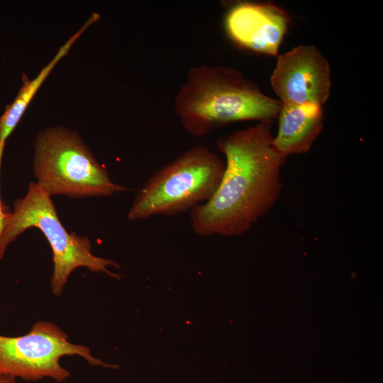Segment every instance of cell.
Here are the masks:
<instances>
[{
    "instance_id": "cell-11",
    "label": "cell",
    "mask_w": 383,
    "mask_h": 383,
    "mask_svg": "<svg viewBox=\"0 0 383 383\" xmlns=\"http://www.w3.org/2000/svg\"><path fill=\"white\" fill-rule=\"evenodd\" d=\"M3 153H0V170ZM10 210L5 206L0 198V237L4 231L8 218L11 214Z\"/></svg>"
},
{
    "instance_id": "cell-8",
    "label": "cell",
    "mask_w": 383,
    "mask_h": 383,
    "mask_svg": "<svg viewBox=\"0 0 383 383\" xmlns=\"http://www.w3.org/2000/svg\"><path fill=\"white\" fill-rule=\"evenodd\" d=\"M290 18L272 3L242 1L228 11L225 27L239 47L255 53L277 56Z\"/></svg>"
},
{
    "instance_id": "cell-9",
    "label": "cell",
    "mask_w": 383,
    "mask_h": 383,
    "mask_svg": "<svg viewBox=\"0 0 383 383\" xmlns=\"http://www.w3.org/2000/svg\"><path fill=\"white\" fill-rule=\"evenodd\" d=\"M322 107L312 103L282 104L273 137L275 150L285 157L307 152L323 128Z\"/></svg>"
},
{
    "instance_id": "cell-5",
    "label": "cell",
    "mask_w": 383,
    "mask_h": 383,
    "mask_svg": "<svg viewBox=\"0 0 383 383\" xmlns=\"http://www.w3.org/2000/svg\"><path fill=\"white\" fill-rule=\"evenodd\" d=\"M34 173L50 196H109L128 190L111 180L77 133L63 128H47L38 135Z\"/></svg>"
},
{
    "instance_id": "cell-4",
    "label": "cell",
    "mask_w": 383,
    "mask_h": 383,
    "mask_svg": "<svg viewBox=\"0 0 383 383\" xmlns=\"http://www.w3.org/2000/svg\"><path fill=\"white\" fill-rule=\"evenodd\" d=\"M50 197L36 182H30L26 195L14 202V211L0 237V260L11 242L28 228L35 227L44 234L52 251L54 268L50 287L54 295H61L70 274L79 267L119 279L121 275L107 269L109 266L119 268L115 261L93 255L91 242L87 237L66 231Z\"/></svg>"
},
{
    "instance_id": "cell-2",
    "label": "cell",
    "mask_w": 383,
    "mask_h": 383,
    "mask_svg": "<svg viewBox=\"0 0 383 383\" xmlns=\"http://www.w3.org/2000/svg\"><path fill=\"white\" fill-rule=\"evenodd\" d=\"M282 104L241 72L222 65L192 67L174 100L184 128L195 137L236 122L272 121Z\"/></svg>"
},
{
    "instance_id": "cell-7",
    "label": "cell",
    "mask_w": 383,
    "mask_h": 383,
    "mask_svg": "<svg viewBox=\"0 0 383 383\" xmlns=\"http://www.w3.org/2000/svg\"><path fill=\"white\" fill-rule=\"evenodd\" d=\"M270 84L282 104L323 106L331 93V67L315 46L300 45L277 55Z\"/></svg>"
},
{
    "instance_id": "cell-6",
    "label": "cell",
    "mask_w": 383,
    "mask_h": 383,
    "mask_svg": "<svg viewBox=\"0 0 383 383\" xmlns=\"http://www.w3.org/2000/svg\"><path fill=\"white\" fill-rule=\"evenodd\" d=\"M65 355H79L92 366L118 368L94 357L88 347L70 343L67 333L49 321L35 323L24 335H0V374L26 381L51 378L62 382L70 376L60 363Z\"/></svg>"
},
{
    "instance_id": "cell-10",
    "label": "cell",
    "mask_w": 383,
    "mask_h": 383,
    "mask_svg": "<svg viewBox=\"0 0 383 383\" xmlns=\"http://www.w3.org/2000/svg\"><path fill=\"white\" fill-rule=\"evenodd\" d=\"M88 25L85 23L83 27L76 33L70 40L63 45L55 55V57L39 72L38 76L30 81L26 80L21 88L14 101L7 106L4 113L0 116V145L4 146L6 138L13 131L20 121L23 113L30 101L37 92L38 89L45 79L46 77L55 67L56 63L64 57L73 43L77 39Z\"/></svg>"
},
{
    "instance_id": "cell-3",
    "label": "cell",
    "mask_w": 383,
    "mask_h": 383,
    "mask_svg": "<svg viewBox=\"0 0 383 383\" xmlns=\"http://www.w3.org/2000/svg\"><path fill=\"white\" fill-rule=\"evenodd\" d=\"M225 162L205 145H195L154 172L128 211L132 221L190 211L218 189Z\"/></svg>"
},
{
    "instance_id": "cell-12",
    "label": "cell",
    "mask_w": 383,
    "mask_h": 383,
    "mask_svg": "<svg viewBox=\"0 0 383 383\" xmlns=\"http://www.w3.org/2000/svg\"><path fill=\"white\" fill-rule=\"evenodd\" d=\"M0 383H17L16 378L9 375L0 374Z\"/></svg>"
},
{
    "instance_id": "cell-1",
    "label": "cell",
    "mask_w": 383,
    "mask_h": 383,
    "mask_svg": "<svg viewBox=\"0 0 383 383\" xmlns=\"http://www.w3.org/2000/svg\"><path fill=\"white\" fill-rule=\"evenodd\" d=\"M272 123L257 122L217 139L225 170L213 196L189 211L196 235L240 236L273 207L282 190L280 172L287 157L273 146Z\"/></svg>"
}]
</instances>
